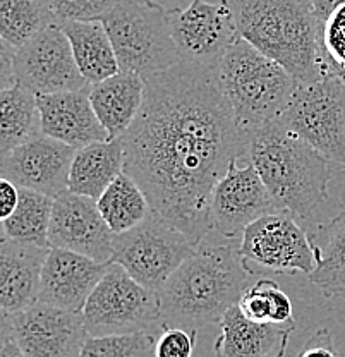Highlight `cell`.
<instances>
[{"label": "cell", "instance_id": "cell-10", "mask_svg": "<svg viewBox=\"0 0 345 357\" xmlns=\"http://www.w3.org/2000/svg\"><path fill=\"white\" fill-rule=\"evenodd\" d=\"M239 252L251 275L265 271L309 277L318 263V245L289 211H275L251 223L243 232Z\"/></svg>", "mask_w": 345, "mask_h": 357}, {"label": "cell", "instance_id": "cell-18", "mask_svg": "<svg viewBox=\"0 0 345 357\" xmlns=\"http://www.w3.org/2000/svg\"><path fill=\"white\" fill-rule=\"evenodd\" d=\"M36 102L45 136L54 137L76 150L110 139L109 132L93 110L90 88L81 91L38 95Z\"/></svg>", "mask_w": 345, "mask_h": 357}, {"label": "cell", "instance_id": "cell-21", "mask_svg": "<svg viewBox=\"0 0 345 357\" xmlns=\"http://www.w3.org/2000/svg\"><path fill=\"white\" fill-rule=\"evenodd\" d=\"M144 88L143 77L122 70L90 86L93 110L110 139H121L135 124L144 102Z\"/></svg>", "mask_w": 345, "mask_h": 357}, {"label": "cell", "instance_id": "cell-4", "mask_svg": "<svg viewBox=\"0 0 345 357\" xmlns=\"http://www.w3.org/2000/svg\"><path fill=\"white\" fill-rule=\"evenodd\" d=\"M246 162L259 174L278 211L311 218L328 198L330 162L278 119L251 134Z\"/></svg>", "mask_w": 345, "mask_h": 357}, {"label": "cell", "instance_id": "cell-27", "mask_svg": "<svg viewBox=\"0 0 345 357\" xmlns=\"http://www.w3.org/2000/svg\"><path fill=\"white\" fill-rule=\"evenodd\" d=\"M54 198L20 188V203L16 211L7 220H2L3 237L16 243L35 244L48 248V230H50Z\"/></svg>", "mask_w": 345, "mask_h": 357}, {"label": "cell", "instance_id": "cell-34", "mask_svg": "<svg viewBox=\"0 0 345 357\" xmlns=\"http://www.w3.org/2000/svg\"><path fill=\"white\" fill-rule=\"evenodd\" d=\"M298 357H339L330 330L320 328L304 344Z\"/></svg>", "mask_w": 345, "mask_h": 357}, {"label": "cell", "instance_id": "cell-5", "mask_svg": "<svg viewBox=\"0 0 345 357\" xmlns=\"http://www.w3.org/2000/svg\"><path fill=\"white\" fill-rule=\"evenodd\" d=\"M215 76L237 124L250 137L284 114L299 86L291 73L240 38L225 52Z\"/></svg>", "mask_w": 345, "mask_h": 357}, {"label": "cell", "instance_id": "cell-38", "mask_svg": "<svg viewBox=\"0 0 345 357\" xmlns=\"http://www.w3.org/2000/svg\"><path fill=\"white\" fill-rule=\"evenodd\" d=\"M146 2L155 3V6H160L167 13H172V10L177 9H183L184 6V0H146Z\"/></svg>", "mask_w": 345, "mask_h": 357}, {"label": "cell", "instance_id": "cell-30", "mask_svg": "<svg viewBox=\"0 0 345 357\" xmlns=\"http://www.w3.org/2000/svg\"><path fill=\"white\" fill-rule=\"evenodd\" d=\"M158 333L88 337L79 357H155Z\"/></svg>", "mask_w": 345, "mask_h": 357}, {"label": "cell", "instance_id": "cell-31", "mask_svg": "<svg viewBox=\"0 0 345 357\" xmlns=\"http://www.w3.org/2000/svg\"><path fill=\"white\" fill-rule=\"evenodd\" d=\"M118 0H50L59 24L68 21H102Z\"/></svg>", "mask_w": 345, "mask_h": 357}, {"label": "cell", "instance_id": "cell-36", "mask_svg": "<svg viewBox=\"0 0 345 357\" xmlns=\"http://www.w3.org/2000/svg\"><path fill=\"white\" fill-rule=\"evenodd\" d=\"M309 3L313 7V13L316 16V20L320 21L321 26H325V22L330 20V16L340 6H344L345 0H309Z\"/></svg>", "mask_w": 345, "mask_h": 357}, {"label": "cell", "instance_id": "cell-13", "mask_svg": "<svg viewBox=\"0 0 345 357\" xmlns=\"http://www.w3.org/2000/svg\"><path fill=\"white\" fill-rule=\"evenodd\" d=\"M2 335L13 338L26 357H79L90 337L83 312L43 303L3 316Z\"/></svg>", "mask_w": 345, "mask_h": 357}, {"label": "cell", "instance_id": "cell-15", "mask_svg": "<svg viewBox=\"0 0 345 357\" xmlns=\"http://www.w3.org/2000/svg\"><path fill=\"white\" fill-rule=\"evenodd\" d=\"M76 151V148L42 134L2 155V178L17 188L57 199L69 191V174Z\"/></svg>", "mask_w": 345, "mask_h": 357}, {"label": "cell", "instance_id": "cell-6", "mask_svg": "<svg viewBox=\"0 0 345 357\" xmlns=\"http://www.w3.org/2000/svg\"><path fill=\"white\" fill-rule=\"evenodd\" d=\"M102 22L122 73L146 79L183 62L170 33L169 13L160 6L146 0H118Z\"/></svg>", "mask_w": 345, "mask_h": 357}, {"label": "cell", "instance_id": "cell-20", "mask_svg": "<svg viewBox=\"0 0 345 357\" xmlns=\"http://www.w3.org/2000/svg\"><path fill=\"white\" fill-rule=\"evenodd\" d=\"M296 323H254L233 306L220 321L215 342L218 357H284Z\"/></svg>", "mask_w": 345, "mask_h": 357}, {"label": "cell", "instance_id": "cell-37", "mask_svg": "<svg viewBox=\"0 0 345 357\" xmlns=\"http://www.w3.org/2000/svg\"><path fill=\"white\" fill-rule=\"evenodd\" d=\"M0 357H26L20 349V345L7 335H2V347H0Z\"/></svg>", "mask_w": 345, "mask_h": 357}, {"label": "cell", "instance_id": "cell-22", "mask_svg": "<svg viewBox=\"0 0 345 357\" xmlns=\"http://www.w3.org/2000/svg\"><path fill=\"white\" fill-rule=\"evenodd\" d=\"M121 174H124L122 139L88 144L74 155L69 174V192L98 201Z\"/></svg>", "mask_w": 345, "mask_h": 357}, {"label": "cell", "instance_id": "cell-17", "mask_svg": "<svg viewBox=\"0 0 345 357\" xmlns=\"http://www.w3.org/2000/svg\"><path fill=\"white\" fill-rule=\"evenodd\" d=\"M109 266L83 255L50 248L42 271L38 303L83 312Z\"/></svg>", "mask_w": 345, "mask_h": 357}, {"label": "cell", "instance_id": "cell-29", "mask_svg": "<svg viewBox=\"0 0 345 357\" xmlns=\"http://www.w3.org/2000/svg\"><path fill=\"white\" fill-rule=\"evenodd\" d=\"M239 310L254 323H275L287 325L296 323L292 301L275 280L259 278L244 290L239 301Z\"/></svg>", "mask_w": 345, "mask_h": 357}, {"label": "cell", "instance_id": "cell-11", "mask_svg": "<svg viewBox=\"0 0 345 357\" xmlns=\"http://www.w3.org/2000/svg\"><path fill=\"white\" fill-rule=\"evenodd\" d=\"M169 24L181 61L211 70L237 40L236 20L225 0H191L169 13Z\"/></svg>", "mask_w": 345, "mask_h": 357}, {"label": "cell", "instance_id": "cell-28", "mask_svg": "<svg viewBox=\"0 0 345 357\" xmlns=\"http://www.w3.org/2000/svg\"><path fill=\"white\" fill-rule=\"evenodd\" d=\"M325 237V245L318 248L316 270L309 275V280L326 299H345V206L328 223Z\"/></svg>", "mask_w": 345, "mask_h": 357}, {"label": "cell", "instance_id": "cell-3", "mask_svg": "<svg viewBox=\"0 0 345 357\" xmlns=\"http://www.w3.org/2000/svg\"><path fill=\"white\" fill-rule=\"evenodd\" d=\"M251 277L239 249L232 244L199 245L158 292L163 328L198 330L213 323L220 325L225 312L239 304Z\"/></svg>", "mask_w": 345, "mask_h": 357}, {"label": "cell", "instance_id": "cell-19", "mask_svg": "<svg viewBox=\"0 0 345 357\" xmlns=\"http://www.w3.org/2000/svg\"><path fill=\"white\" fill-rule=\"evenodd\" d=\"M48 248L16 243L3 237L0 245V306L3 316L38 303Z\"/></svg>", "mask_w": 345, "mask_h": 357}, {"label": "cell", "instance_id": "cell-9", "mask_svg": "<svg viewBox=\"0 0 345 357\" xmlns=\"http://www.w3.org/2000/svg\"><path fill=\"white\" fill-rule=\"evenodd\" d=\"M196 245L157 213L141 225L114 236L112 263L146 289L160 292L174 271L194 255Z\"/></svg>", "mask_w": 345, "mask_h": 357}, {"label": "cell", "instance_id": "cell-7", "mask_svg": "<svg viewBox=\"0 0 345 357\" xmlns=\"http://www.w3.org/2000/svg\"><path fill=\"white\" fill-rule=\"evenodd\" d=\"M83 318L90 337L160 333V294L141 285L122 266L110 263L84 306Z\"/></svg>", "mask_w": 345, "mask_h": 357}, {"label": "cell", "instance_id": "cell-26", "mask_svg": "<svg viewBox=\"0 0 345 357\" xmlns=\"http://www.w3.org/2000/svg\"><path fill=\"white\" fill-rule=\"evenodd\" d=\"M52 24L59 22L50 0H0V35L14 50Z\"/></svg>", "mask_w": 345, "mask_h": 357}, {"label": "cell", "instance_id": "cell-1", "mask_svg": "<svg viewBox=\"0 0 345 357\" xmlns=\"http://www.w3.org/2000/svg\"><path fill=\"white\" fill-rule=\"evenodd\" d=\"M144 102L121 137L124 174L143 189L155 213L196 248L208 236L211 196L230 165L247 156L215 70L179 62L144 79Z\"/></svg>", "mask_w": 345, "mask_h": 357}, {"label": "cell", "instance_id": "cell-16", "mask_svg": "<svg viewBox=\"0 0 345 357\" xmlns=\"http://www.w3.org/2000/svg\"><path fill=\"white\" fill-rule=\"evenodd\" d=\"M275 211L278 210L268 189L251 163L246 167L232 163L211 196L213 229L230 239Z\"/></svg>", "mask_w": 345, "mask_h": 357}, {"label": "cell", "instance_id": "cell-33", "mask_svg": "<svg viewBox=\"0 0 345 357\" xmlns=\"http://www.w3.org/2000/svg\"><path fill=\"white\" fill-rule=\"evenodd\" d=\"M323 50L333 66L345 74V3L325 22L321 31Z\"/></svg>", "mask_w": 345, "mask_h": 357}, {"label": "cell", "instance_id": "cell-32", "mask_svg": "<svg viewBox=\"0 0 345 357\" xmlns=\"http://www.w3.org/2000/svg\"><path fill=\"white\" fill-rule=\"evenodd\" d=\"M198 342V330L165 326L157 337L155 357H192Z\"/></svg>", "mask_w": 345, "mask_h": 357}, {"label": "cell", "instance_id": "cell-12", "mask_svg": "<svg viewBox=\"0 0 345 357\" xmlns=\"http://www.w3.org/2000/svg\"><path fill=\"white\" fill-rule=\"evenodd\" d=\"M14 73L16 83L36 96L90 88L61 24H52L14 52Z\"/></svg>", "mask_w": 345, "mask_h": 357}, {"label": "cell", "instance_id": "cell-25", "mask_svg": "<svg viewBox=\"0 0 345 357\" xmlns=\"http://www.w3.org/2000/svg\"><path fill=\"white\" fill-rule=\"evenodd\" d=\"M96 204L114 236L129 232L153 213L143 189L128 174L115 178Z\"/></svg>", "mask_w": 345, "mask_h": 357}, {"label": "cell", "instance_id": "cell-35", "mask_svg": "<svg viewBox=\"0 0 345 357\" xmlns=\"http://www.w3.org/2000/svg\"><path fill=\"white\" fill-rule=\"evenodd\" d=\"M20 203V188L7 178H0V218L7 220Z\"/></svg>", "mask_w": 345, "mask_h": 357}, {"label": "cell", "instance_id": "cell-8", "mask_svg": "<svg viewBox=\"0 0 345 357\" xmlns=\"http://www.w3.org/2000/svg\"><path fill=\"white\" fill-rule=\"evenodd\" d=\"M278 121L330 163L345 169V74L299 83Z\"/></svg>", "mask_w": 345, "mask_h": 357}, {"label": "cell", "instance_id": "cell-2", "mask_svg": "<svg viewBox=\"0 0 345 357\" xmlns=\"http://www.w3.org/2000/svg\"><path fill=\"white\" fill-rule=\"evenodd\" d=\"M225 2L236 20L237 38L280 64L299 83L340 73L323 50V26L314 16L309 0Z\"/></svg>", "mask_w": 345, "mask_h": 357}, {"label": "cell", "instance_id": "cell-23", "mask_svg": "<svg viewBox=\"0 0 345 357\" xmlns=\"http://www.w3.org/2000/svg\"><path fill=\"white\" fill-rule=\"evenodd\" d=\"M74 59L86 83L93 86L121 73L114 45L102 21L61 22Z\"/></svg>", "mask_w": 345, "mask_h": 357}, {"label": "cell", "instance_id": "cell-24", "mask_svg": "<svg viewBox=\"0 0 345 357\" xmlns=\"http://www.w3.org/2000/svg\"><path fill=\"white\" fill-rule=\"evenodd\" d=\"M43 134L36 95L20 84L0 93V151L9 153Z\"/></svg>", "mask_w": 345, "mask_h": 357}, {"label": "cell", "instance_id": "cell-14", "mask_svg": "<svg viewBox=\"0 0 345 357\" xmlns=\"http://www.w3.org/2000/svg\"><path fill=\"white\" fill-rule=\"evenodd\" d=\"M48 244L83 255L102 265L112 263L114 234L96 201L86 196L68 191L54 201Z\"/></svg>", "mask_w": 345, "mask_h": 357}]
</instances>
